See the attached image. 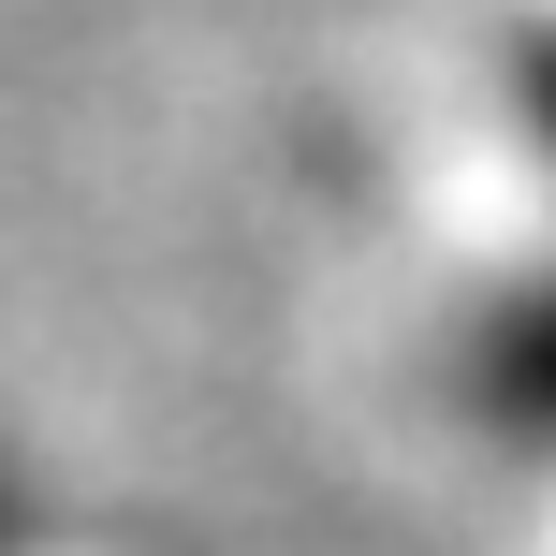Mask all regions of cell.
<instances>
[{
  "label": "cell",
  "instance_id": "1",
  "mask_svg": "<svg viewBox=\"0 0 556 556\" xmlns=\"http://www.w3.org/2000/svg\"><path fill=\"white\" fill-rule=\"evenodd\" d=\"M542 117H556V74H542Z\"/></svg>",
  "mask_w": 556,
  "mask_h": 556
}]
</instances>
